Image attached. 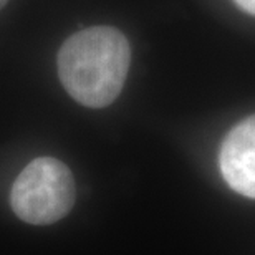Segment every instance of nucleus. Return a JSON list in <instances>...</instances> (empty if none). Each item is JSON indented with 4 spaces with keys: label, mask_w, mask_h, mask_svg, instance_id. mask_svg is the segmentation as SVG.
<instances>
[{
    "label": "nucleus",
    "mask_w": 255,
    "mask_h": 255,
    "mask_svg": "<svg viewBox=\"0 0 255 255\" xmlns=\"http://www.w3.org/2000/svg\"><path fill=\"white\" fill-rule=\"evenodd\" d=\"M239 7L246 10L247 13L251 15H255V0H234Z\"/></svg>",
    "instance_id": "4"
},
{
    "label": "nucleus",
    "mask_w": 255,
    "mask_h": 255,
    "mask_svg": "<svg viewBox=\"0 0 255 255\" xmlns=\"http://www.w3.org/2000/svg\"><path fill=\"white\" fill-rule=\"evenodd\" d=\"M131 63L129 43L113 27H91L65 40L57 57L58 76L71 98L105 108L118 98Z\"/></svg>",
    "instance_id": "1"
},
{
    "label": "nucleus",
    "mask_w": 255,
    "mask_h": 255,
    "mask_svg": "<svg viewBox=\"0 0 255 255\" xmlns=\"http://www.w3.org/2000/svg\"><path fill=\"white\" fill-rule=\"evenodd\" d=\"M76 197L68 166L55 157L33 159L13 181L10 206L20 221L32 226L58 222L71 211Z\"/></svg>",
    "instance_id": "2"
},
{
    "label": "nucleus",
    "mask_w": 255,
    "mask_h": 255,
    "mask_svg": "<svg viewBox=\"0 0 255 255\" xmlns=\"http://www.w3.org/2000/svg\"><path fill=\"white\" fill-rule=\"evenodd\" d=\"M219 164L234 191L255 199V115L229 131L222 142Z\"/></svg>",
    "instance_id": "3"
},
{
    "label": "nucleus",
    "mask_w": 255,
    "mask_h": 255,
    "mask_svg": "<svg viewBox=\"0 0 255 255\" xmlns=\"http://www.w3.org/2000/svg\"><path fill=\"white\" fill-rule=\"evenodd\" d=\"M7 2H8V0H0V10H2L5 5H7Z\"/></svg>",
    "instance_id": "5"
}]
</instances>
